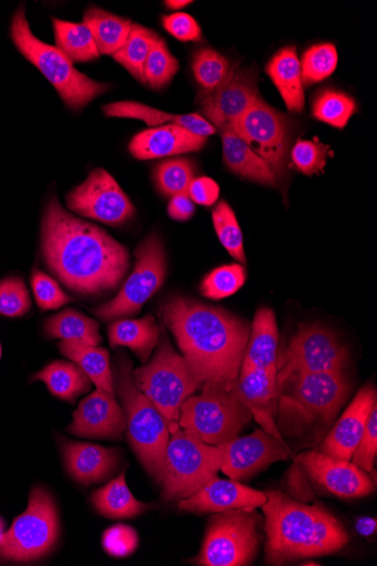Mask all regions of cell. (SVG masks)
<instances>
[{
	"mask_svg": "<svg viewBox=\"0 0 377 566\" xmlns=\"http://www.w3.org/2000/svg\"><path fill=\"white\" fill-rule=\"evenodd\" d=\"M376 405V390L373 386L359 390L343 417L318 444L317 450L350 461L364 434L370 411Z\"/></svg>",
	"mask_w": 377,
	"mask_h": 566,
	"instance_id": "44dd1931",
	"label": "cell"
},
{
	"mask_svg": "<svg viewBox=\"0 0 377 566\" xmlns=\"http://www.w3.org/2000/svg\"><path fill=\"white\" fill-rule=\"evenodd\" d=\"M280 333L275 313L261 307L250 329L241 369L277 371Z\"/></svg>",
	"mask_w": 377,
	"mask_h": 566,
	"instance_id": "d4e9b609",
	"label": "cell"
},
{
	"mask_svg": "<svg viewBox=\"0 0 377 566\" xmlns=\"http://www.w3.org/2000/svg\"><path fill=\"white\" fill-rule=\"evenodd\" d=\"M11 35L20 53L57 90L66 105L81 111L87 103L109 90L78 72L57 46L42 42L31 31L24 8L14 15Z\"/></svg>",
	"mask_w": 377,
	"mask_h": 566,
	"instance_id": "8992f818",
	"label": "cell"
},
{
	"mask_svg": "<svg viewBox=\"0 0 377 566\" xmlns=\"http://www.w3.org/2000/svg\"><path fill=\"white\" fill-rule=\"evenodd\" d=\"M338 65L337 49L332 43H321L305 51L301 62L303 85L311 86L331 77Z\"/></svg>",
	"mask_w": 377,
	"mask_h": 566,
	"instance_id": "f35d334b",
	"label": "cell"
},
{
	"mask_svg": "<svg viewBox=\"0 0 377 566\" xmlns=\"http://www.w3.org/2000/svg\"><path fill=\"white\" fill-rule=\"evenodd\" d=\"M179 71L177 59L170 53L166 42L157 39L144 65V84L154 90L168 85Z\"/></svg>",
	"mask_w": 377,
	"mask_h": 566,
	"instance_id": "ab89813d",
	"label": "cell"
},
{
	"mask_svg": "<svg viewBox=\"0 0 377 566\" xmlns=\"http://www.w3.org/2000/svg\"><path fill=\"white\" fill-rule=\"evenodd\" d=\"M45 334L51 338L100 345L102 337L98 324L76 311H65L49 318L44 325Z\"/></svg>",
	"mask_w": 377,
	"mask_h": 566,
	"instance_id": "e575fe53",
	"label": "cell"
},
{
	"mask_svg": "<svg viewBox=\"0 0 377 566\" xmlns=\"http://www.w3.org/2000/svg\"><path fill=\"white\" fill-rule=\"evenodd\" d=\"M266 74L280 91L287 109L302 113L305 107L304 85L301 62L295 46L279 51L266 66Z\"/></svg>",
	"mask_w": 377,
	"mask_h": 566,
	"instance_id": "4316f807",
	"label": "cell"
},
{
	"mask_svg": "<svg viewBox=\"0 0 377 566\" xmlns=\"http://www.w3.org/2000/svg\"><path fill=\"white\" fill-rule=\"evenodd\" d=\"M237 389L250 409L253 420L261 429L286 443L276 423L279 407L277 371L241 369Z\"/></svg>",
	"mask_w": 377,
	"mask_h": 566,
	"instance_id": "ffe728a7",
	"label": "cell"
},
{
	"mask_svg": "<svg viewBox=\"0 0 377 566\" xmlns=\"http://www.w3.org/2000/svg\"><path fill=\"white\" fill-rule=\"evenodd\" d=\"M60 349L85 373L97 389L115 394L109 352L90 344L66 340L60 344Z\"/></svg>",
	"mask_w": 377,
	"mask_h": 566,
	"instance_id": "f1b7e54d",
	"label": "cell"
},
{
	"mask_svg": "<svg viewBox=\"0 0 377 566\" xmlns=\"http://www.w3.org/2000/svg\"><path fill=\"white\" fill-rule=\"evenodd\" d=\"M32 380L44 382L53 396L70 402H74L92 387V381L78 366L64 361L50 364L35 374Z\"/></svg>",
	"mask_w": 377,
	"mask_h": 566,
	"instance_id": "d6a6232c",
	"label": "cell"
},
{
	"mask_svg": "<svg viewBox=\"0 0 377 566\" xmlns=\"http://www.w3.org/2000/svg\"><path fill=\"white\" fill-rule=\"evenodd\" d=\"M126 431L123 407L115 394L97 389L83 399L67 432L82 438L118 439Z\"/></svg>",
	"mask_w": 377,
	"mask_h": 566,
	"instance_id": "d6986e66",
	"label": "cell"
},
{
	"mask_svg": "<svg viewBox=\"0 0 377 566\" xmlns=\"http://www.w3.org/2000/svg\"><path fill=\"white\" fill-rule=\"evenodd\" d=\"M133 378L137 388L150 399L165 418L170 433L177 432L180 429L184 402L200 389L201 385L166 334L150 361L133 371Z\"/></svg>",
	"mask_w": 377,
	"mask_h": 566,
	"instance_id": "52a82bcc",
	"label": "cell"
},
{
	"mask_svg": "<svg viewBox=\"0 0 377 566\" xmlns=\"http://www.w3.org/2000/svg\"><path fill=\"white\" fill-rule=\"evenodd\" d=\"M157 39L158 36L149 29L133 24L127 41L117 51L114 59L136 80L144 83V65Z\"/></svg>",
	"mask_w": 377,
	"mask_h": 566,
	"instance_id": "d590c367",
	"label": "cell"
},
{
	"mask_svg": "<svg viewBox=\"0 0 377 566\" xmlns=\"http://www.w3.org/2000/svg\"><path fill=\"white\" fill-rule=\"evenodd\" d=\"M349 395L344 373L292 377L279 386L277 428L300 448L320 444ZM286 442V441H285Z\"/></svg>",
	"mask_w": 377,
	"mask_h": 566,
	"instance_id": "277c9868",
	"label": "cell"
},
{
	"mask_svg": "<svg viewBox=\"0 0 377 566\" xmlns=\"http://www.w3.org/2000/svg\"><path fill=\"white\" fill-rule=\"evenodd\" d=\"M273 170L277 180L287 172L292 143L291 119L260 98L230 129Z\"/></svg>",
	"mask_w": 377,
	"mask_h": 566,
	"instance_id": "5bb4252c",
	"label": "cell"
},
{
	"mask_svg": "<svg viewBox=\"0 0 377 566\" xmlns=\"http://www.w3.org/2000/svg\"><path fill=\"white\" fill-rule=\"evenodd\" d=\"M30 307V293L20 277H8L0 281V315L19 318L28 314Z\"/></svg>",
	"mask_w": 377,
	"mask_h": 566,
	"instance_id": "ee69618b",
	"label": "cell"
},
{
	"mask_svg": "<svg viewBox=\"0 0 377 566\" xmlns=\"http://www.w3.org/2000/svg\"><path fill=\"white\" fill-rule=\"evenodd\" d=\"M260 98L255 71L235 70L218 90L202 94L200 108L206 120L223 133L230 130Z\"/></svg>",
	"mask_w": 377,
	"mask_h": 566,
	"instance_id": "e0dca14e",
	"label": "cell"
},
{
	"mask_svg": "<svg viewBox=\"0 0 377 566\" xmlns=\"http://www.w3.org/2000/svg\"><path fill=\"white\" fill-rule=\"evenodd\" d=\"M83 23L92 32L100 55L114 56L127 41L133 28L132 21L100 9H90Z\"/></svg>",
	"mask_w": 377,
	"mask_h": 566,
	"instance_id": "1f68e13d",
	"label": "cell"
},
{
	"mask_svg": "<svg viewBox=\"0 0 377 566\" xmlns=\"http://www.w3.org/2000/svg\"><path fill=\"white\" fill-rule=\"evenodd\" d=\"M207 138L178 125H166L144 130L129 145L132 156L138 160H154L181 156L200 150Z\"/></svg>",
	"mask_w": 377,
	"mask_h": 566,
	"instance_id": "603a6c76",
	"label": "cell"
},
{
	"mask_svg": "<svg viewBox=\"0 0 377 566\" xmlns=\"http://www.w3.org/2000/svg\"><path fill=\"white\" fill-rule=\"evenodd\" d=\"M60 521L55 502L44 489L32 490L27 511L4 535L0 553L15 562H30L45 555L56 544Z\"/></svg>",
	"mask_w": 377,
	"mask_h": 566,
	"instance_id": "8fae6325",
	"label": "cell"
},
{
	"mask_svg": "<svg viewBox=\"0 0 377 566\" xmlns=\"http://www.w3.org/2000/svg\"><path fill=\"white\" fill-rule=\"evenodd\" d=\"M71 211L81 217L118 227L135 214L130 199L111 174L94 170L88 178L67 197Z\"/></svg>",
	"mask_w": 377,
	"mask_h": 566,
	"instance_id": "9a60e30c",
	"label": "cell"
},
{
	"mask_svg": "<svg viewBox=\"0 0 377 566\" xmlns=\"http://www.w3.org/2000/svg\"><path fill=\"white\" fill-rule=\"evenodd\" d=\"M93 503L103 516L112 520H130L151 506L133 495L126 482V473L97 490L93 494Z\"/></svg>",
	"mask_w": 377,
	"mask_h": 566,
	"instance_id": "4dcf8cb0",
	"label": "cell"
},
{
	"mask_svg": "<svg viewBox=\"0 0 377 566\" xmlns=\"http://www.w3.org/2000/svg\"><path fill=\"white\" fill-rule=\"evenodd\" d=\"M297 461L317 486L338 497H363L375 490V483L368 474L348 460L310 450L301 453Z\"/></svg>",
	"mask_w": 377,
	"mask_h": 566,
	"instance_id": "ac0fdd59",
	"label": "cell"
},
{
	"mask_svg": "<svg viewBox=\"0 0 377 566\" xmlns=\"http://www.w3.org/2000/svg\"><path fill=\"white\" fill-rule=\"evenodd\" d=\"M2 353H3V350H2V344H0V359H2Z\"/></svg>",
	"mask_w": 377,
	"mask_h": 566,
	"instance_id": "9f6ffc18",
	"label": "cell"
},
{
	"mask_svg": "<svg viewBox=\"0 0 377 566\" xmlns=\"http://www.w3.org/2000/svg\"><path fill=\"white\" fill-rule=\"evenodd\" d=\"M103 112L107 117L137 119L154 127L178 125L206 138L217 133V129L200 115H172L142 105L139 102H115L103 107Z\"/></svg>",
	"mask_w": 377,
	"mask_h": 566,
	"instance_id": "484cf974",
	"label": "cell"
},
{
	"mask_svg": "<svg viewBox=\"0 0 377 566\" xmlns=\"http://www.w3.org/2000/svg\"><path fill=\"white\" fill-rule=\"evenodd\" d=\"M113 374L114 386L123 403L129 442L146 471L160 482L171 436L168 423L135 385L128 357L119 358Z\"/></svg>",
	"mask_w": 377,
	"mask_h": 566,
	"instance_id": "5b68a950",
	"label": "cell"
},
{
	"mask_svg": "<svg viewBox=\"0 0 377 566\" xmlns=\"http://www.w3.org/2000/svg\"><path fill=\"white\" fill-rule=\"evenodd\" d=\"M221 470L233 481L248 479L274 462L287 460L291 448L262 429L219 446Z\"/></svg>",
	"mask_w": 377,
	"mask_h": 566,
	"instance_id": "2e32d148",
	"label": "cell"
},
{
	"mask_svg": "<svg viewBox=\"0 0 377 566\" xmlns=\"http://www.w3.org/2000/svg\"><path fill=\"white\" fill-rule=\"evenodd\" d=\"M356 531L363 537L371 536L376 531V520L370 517L359 518L356 523Z\"/></svg>",
	"mask_w": 377,
	"mask_h": 566,
	"instance_id": "f5cc1de1",
	"label": "cell"
},
{
	"mask_svg": "<svg viewBox=\"0 0 377 566\" xmlns=\"http://www.w3.org/2000/svg\"><path fill=\"white\" fill-rule=\"evenodd\" d=\"M193 179L195 168L187 159L166 161L160 164L155 170V181L158 189L172 197L188 192Z\"/></svg>",
	"mask_w": 377,
	"mask_h": 566,
	"instance_id": "7bdbcfd3",
	"label": "cell"
},
{
	"mask_svg": "<svg viewBox=\"0 0 377 566\" xmlns=\"http://www.w3.org/2000/svg\"><path fill=\"white\" fill-rule=\"evenodd\" d=\"M262 522L255 509H232L214 513L196 558L203 566L250 565L262 539Z\"/></svg>",
	"mask_w": 377,
	"mask_h": 566,
	"instance_id": "30bf717a",
	"label": "cell"
},
{
	"mask_svg": "<svg viewBox=\"0 0 377 566\" xmlns=\"http://www.w3.org/2000/svg\"><path fill=\"white\" fill-rule=\"evenodd\" d=\"M160 314L201 388L237 387L250 335L245 321L184 296L169 298Z\"/></svg>",
	"mask_w": 377,
	"mask_h": 566,
	"instance_id": "7a4b0ae2",
	"label": "cell"
},
{
	"mask_svg": "<svg viewBox=\"0 0 377 566\" xmlns=\"http://www.w3.org/2000/svg\"><path fill=\"white\" fill-rule=\"evenodd\" d=\"M192 71L203 93H210L222 86L235 70L217 50L202 48L193 55Z\"/></svg>",
	"mask_w": 377,
	"mask_h": 566,
	"instance_id": "8d00e7d4",
	"label": "cell"
},
{
	"mask_svg": "<svg viewBox=\"0 0 377 566\" xmlns=\"http://www.w3.org/2000/svg\"><path fill=\"white\" fill-rule=\"evenodd\" d=\"M165 29L182 42L198 41L201 30L196 20L187 13H175L164 18Z\"/></svg>",
	"mask_w": 377,
	"mask_h": 566,
	"instance_id": "681fc988",
	"label": "cell"
},
{
	"mask_svg": "<svg viewBox=\"0 0 377 566\" xmlns=\"http://www.w3.org/2000/svg\"><path fill=\"white\" fill-rule=\"evenodd\" d=\"M188 195L196 203L211 206L220 198V186L210 178L201 177L192 180Z\"/></svg>",
	"mask_w": 377,
	"mask_h": 566,
	"instance_id": "f907efd6",
	"label": "cell"
},
{
	"mask_svg": "<svg viewBox=\"0 0 377 566\" xmlns=\"http://www.w3.org/2000/svg\"><path fill=\"white\" fill-rule=\"evenodd\" d=\"M137 545V533L132 527L125 525L107 530L103 535L104 549L116 557H125L133 554Z\"/></svg>",
	"mask_w": 377,
	"mask_h": 566,
	"instance_id": "c3c4849f",
	"label": "cell"
},
{
	"mask_svg": "<svg viewBox=\"0 0 377 566\" xmlns=\"http://www.w3.org/2000/svg\"><path fill=\"white\" fill-rule=\"evenodd\" d=\"M245 270L242 265L232 264L213 270L201 284L203 296L221 300L235 294L245 283Z\"/></svg>",
	"mask_w": 377,
	"mask_h": 566,
	"instance_id": "b9f144b4",
	"label": "cell"
},
{
	"mask_svg": "<svg viewBox=\"0 0 377 566\" xmlns=\"http://www.w3.org/2000/svg\"><path fill=\"white\" fill-rule=\"evenodd\" d=\"M222 142L224 163L232 172L264 186H279L273 170L243 139L233 132L227 130L222 133Z\"/></svg>",
	"mask_w": 377,
	"mask_h": 566,
	"instance_id": "83f0119b",
	"label": "cell"
},
{
	"mask_svg": "<svg viewBox=\"0 0 377 566\" xmlns=\"http://www.w3.org/2000/svg\"><path fill=\"white\" fill-rule=\"evenodd\" d=\"M53 30L57 48L73 63H86L98 59L97 45L86 24L53 19Z\"/></svg>",
	"mask_w": 377,
	"mask_h": 566,
	"instance_id": "836d02e7",
	"label": "cell"
},
{
	"mask_svg": "<svg viewBox=\"0 0 377 566\" xmlns=\"http://www.w3.org/2000/svg\"><path fill=\"white\" fill-rule=\"evenodd\" d=\"M6 533L7 532H6L4 523H3L2 518H0V545H2Z\"/></svg>",
	"mask_w": 377,
	"mask_h": 566,
	"instance_id": "11a10c76",
	"label": "cell"
},
{
	"mask_svg": "<svg viewBox=\"0 0 377 566\" xmlns=\"http://www.w3.org/2000/svg\"><path fill=\"white\" fill-rule=\"evenodd\" d=\"M42 249L50 271L72 291L97 295L113 291L129 269L125 245L50 199L42 223Z\"/></svg>",
	"mask_w": 377,
	"mask_h": 566,
	"instance_id": "6da1fadb",
	"label": "cell"
},
{
	"mask_svg": "<svg viewBox=\"0 0 377 566\" xmlns=\"http://www.w3.org/2000/svg\"><path fill=\"white\" fill-rule=\"evenodd\" d=\"M377 452V405L370 411L364 434L352 460L353 464L366 473H370Z\"/></svg>",
	"mask_w": 377,
	"mask_h": 566,
	"instance_id": "7dc6e473",
	"label": "cell"
},
{
	"mask_svg": "<svg viewBox=\"0 0 377 566\" xmlns=\"http://www.w3.org/2000/svg\"><path fill=\"white\" fill-rule=\"evenodd\" d=\"M347 348L329 329L302 325L277 361V384L308 374L344 373Z\"/></svg>",
	"mask_w": 377,
	"mask_h": 566,
	"instance_id": "4fadbf2b",
	"label": "cell"
},
{
	"mask_svg": "<svg viewBox=\"0 0 377 566\" xmlns=\"http://www.w3.org/2000/svg\"><path fill=\"white\" fill-rule=\"evenodd\" d=\"M329 146L300 139L292 149L294 167L305 176H313L325 169Z\"/></svg>",
	"mask_w": 377,
	"mask_h": 566,
	"instance_id": "f6af8a7d",
	"label": "cell"
},
{
	"mask_svg": "<svg viewBox=\"0 0 377 566\" xmlns=\"http://www.w3.org/2000/svg\"><path fill=\"white\" fill-rule=\"evenodd\" d=\"M168 212L176 221H188L195 214V202L188 192L176 195L169 203Z\"/></svg>",
	"mask_w": 377,
	"mask_h": 566,
	"instance_id": "816d5d0a",
	"label": "cell"
},
{
	"mask_svg": "<svg viewBox=\"0 0 377 566\" xmlns=\"http://www.w3.org/2000/svg\"><path fill=\"white\" fill-rule=\"evenodd\" d=\"M219 446L207 444L192 433L179 429L170 436L167 447L161 499L180 501L206 486L221 470Z\"/></svg>",
	"mask_w": 377,
	"mask_h": 566,
	"instance_id": "9c48e42d",
	"label": "cell"
},
{
	"mask_svg": "<svg viewBox=\"0 0 377 566\" xmlns=\"http://www.w3.org/2000/svg\"><path fill=\"white\" fill-rule=\"evenodd\" d=\"M136 265L118 295L94 308L93 314L104 321L134 316L142 306L164 285L167 259L164 244L156 233L150 234L136 251Z\"/></svg>",
	"mask_w": 377,
	"mask_h": 566,
	"instance_id": "7c38bea8",
	"label": "cell"
},
{
	"mask_svg": "<svg viewBox=\"0 0 377 566\" xmlns=\"http://www.w3.org/2000/svg\"><path fill=\"white\" fill-rule=\"evenodd\" d=\"M31 285L41 311H56L71 302V297L64 293L59 283L39 270L33 272Z\"/></svg>",
	"mask_w": 377,
	"mask_h": 566,
	"instance_id": "bcb514c9",
	"label": "cell"
},
{
	"mask_svg": "<svg viewBox=\"0 0 377 566\" xmlns=\"http://www.w3.org/2000/svg\"><path fill=\"white\" fill-rule=\"evenodd\" d=\"M107 334L112 347H128L145 364L159 339L160 331L155 319L146 316L142 319L115 322Z\"/></svg>",
	"mask_w": 377,
	"mask_h": 566,
	"instance_id": "f546056e",
	"label": "cell"
},
{
	"mask_svg": "<svg viewBox=\"0 0 377 566\" xmlns=\"http://www.w3.org/2000/svg\"><path fill=\"white\" fill-rule=\"evenodd\" d=\"M191 3L192 2H189V0H168V2H166L167 7L171 10H180Z\"/></svg>",
	"mask_w": 377,
	"mask_h": 566,
	"instance_id": "db71d44e",
	"label": "cell"
},
{
	"mask_svg": "<svg viewBox=\"0 0 377 566\" xmlns=\"http://www.w3.org/2000/svg\"><path fill=\"white\" fill-rule=\"evenodd\" d=\"M261 506L269 565L329 555L343 549L349 536L342 523L322 506L300 503L284 492H265Z\"/></svg>",
	"mask_w": 377,
	"mask_h": 566,
	"instance_id": "3957f363",
	"label": "cell"
},
{
	"mask_svg": "<svg viewBox=\"0 0 377 566\" xmlns=\"http://www.w3.org/2000/svg\"><path fill=\"white\" fill-rule=\"evenodd\" d=\"M66 467L72 476L84 485L95 484L109 478L118 467L119 453L96 444L66 442Z\"/></svg>",
	"mask_w": 377,
	"mask_h": 566,
	"instance_id": "cb8c5ba5",
	"label": "cell"
},
{
	"mask_svg": "<svg viewBox=\"0 0 377 566\" xmlns=\"http://www.w3.org/2000/svg\"><path fill=\"white\" fill-rule=\"evenodd\" d=\"M212 223L223 247L235 261L245 265L243 234L235 213L227 201H221L213 210Z\"/></svg>",
	"mask_w": 377,
	"mask_h": 566,
	"instance_id": "60d3db41",
	"label": "cell"
},
{
	"mask_svg": "<svg viewBox=\"0 0 377 566\" xmlns=\"http://www.w3.org/2000/svg\"><path fill=\"white\" fill-rule=\"evenodd\" d=\"M265 502L266 495L263 492L233 480L214 478L197 493L180 500L179 509L197 514L220 513L232 509H256Z\"/></svg>",
	"mask_w": 377,
	"mask_h": 566,
	"instance_id": "7402d4cb",
	"label": "cell"
},
{
	"mask_svg": "<svg viewBox=\"0 0 377 566\" xmlns=\"http://www.w3.org/2000/svg\"><path fill=\"white\" fill-rule=\"evenodd\" d=\"M198 396L182 405L179 426L211 446L229 442L252 420V413L237 387L205 385Z\"/></svg>",
	"mask_w": 377,
	"mask_h": 566,
	"instance_id": "ba28073f",
	"label": "cell"
},
{
	"mask_svg": "<svg viewBox=\"0 0 377 566\" xmlns=\"http://www.w3.org/2000/svg\"><path fill=\"white\" fill-rule=\"evenodd\" d=\"M356 112L355 99L346 93L325 90L313 102L312 113L317 120L343 129Z\"/></svg>",
	"mask_w": 377,
	"mask_h": 566,
	"instance_id": "74e56055",
	"label": "cell"
}]
</instances>
